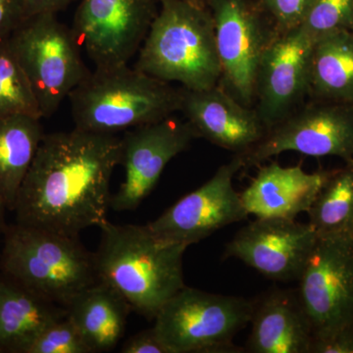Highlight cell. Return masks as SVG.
<instances>
[{"label": "cell", "instance_id": "16", "mask_svg": "<svg viewBox=\"0 0 353 353\" xmlns=\"http://www.w3.org/2000/svg\"><path fill=\"white\" fill-rule=\"evenodd\" d=\"M197 137L241 154L259 143L267 129L254 109L241 103L226 88L190 90L182 88V108Z\"/></svg>", "mask_w": 353, "mask_h": 353}, {"label": "cell", "instance_id": "19", "mask_svg": "<svg viewBox=\"0 0 353 353\" xmlns=\"http://www.w3.org/2000/svg\"><path fill=\"white\" fill-rule=\"evenodd\" d=\"M66 315L59 304L0 275V352L24 353L46 327Z\"/></svg>", "mask_w": 353, "mask_h": 353}, {"label": "cell", "instance_id": "18", "mask_svg": "<svg viewBox=\"0 0 353 353\" xmlns=\"http://www.w3.org/2000/svg\"><path fill=\"white\" fill-rule=\"evenodd\" d=\"M252 353H311L314 336L296 290H273L254 301Z\"/></svg>", "mask_w": 353, "mask_h": 353}, {"label": "cell", "instance_id": "8", "mask_svg": "<svg viewBox=\"0 0 353 353\" xmlns=\"http://www.w3.org/2000/svg\"><path fill=\"white\" fill-rule=\"evenodd\" d=\"M299 282L314 341L353 329V239L318 236Z\"/></svg>", "mask_w": 353, "mask_h": 353}, {"label": "cell", "instance_id": "34", "mask_svg": "<svg viewBox=\"0 0 353 353\" xmlns=\"http://www.w3.org/2000/svg\"><path fill=\"white\" fill-rule=\"evenodd\" d=\"M352 163H353V161H352Z\"/></svg>", "mask_w": 353, "mask_h": 353}, {"label": "cell", "instance_id": "29", "mask_svg": "<svg viewBox=\"0 0 353 353\" xmlns=\"http://www.w3.org/2000/svg\"><path fill=\"white\" fill-rule=\"evenodd\" d=\"M123 353H172L170 348L162 340L154 327L143 330L125 341Z\"/></svg>", "mask_w": 353, "mask_h": 353}, {"label": "cell", "instance_id": "11", "mask_svg": "<svg viewBox=\"0 0 353 353\" xmlns=\"http://www.w3.org/2000/svg\"><path fill=\"white\" fill-rule=\"evenodd\" d=\"M216 46L225 88L246 106L254 102L260 62L275 34L253 0H212Z\"/></svg>", "mask_w": 353, "mask_h": 353}, {"label": "cell", "instance_id": "30", "mask_svg": "<svg viewBox=\"0 0 353 353\" xmlns=\"http://www.w3.org/2000/svg\"><path fill=\"white\" fill-rule=\"evenodd\" d=\"M311 353H353V329L326 340L313 341Z\"/></svg>", "mask_w": 353, "mask_h": 353}, {"label": "cell", "instance_id": "24", "mask_svg": "<svg viewBox=\"0 0 353 353\" xmlns=\"http://www.w3.org/2000/svg\"><path fill=\"white\" fill-rule=\"evenodd\" d=\"M11 115L43 119L31 83L7 39L0 43V117Z\"/></svg>", "mask_w": 353, "mask_h": 353}, {"label": "cell", "instance_id": "5", "mask_svg": "<svg viewBox=\"0 0 353 353\" xmlns=\"http://www.w3.org/2000/svg\"><path fill=\"white\" fill-rule=\"evenodd\" d=\"M1 274L63 307L99 281L94 253L78 236L16 223L7 228Z\"/></svg>", "mask_w": 353, "mask_h": 353}, {"label": "cell", "instance_id": "32", "mask_svg": "<svg viewBox=\"0 0 353 353\" xmlns=\"http://www.w3.org/2000/svg\"><path fill=\"white\" fill-rule=\"evenodd\" d=\"M185 1L194 4V6L204 7V8H209V6H210L212 0H185Z\"/></svg>", "mask_w": 353, "mask_h": 353}, {"label": "cell", "instance_id": "27", "mask_svg": "<svg viewBox=\"0 0 353 353\" xmlns=\"http://www.w3.org/2000/svg\"><path fill=\"white\" fill-rule=\"evenodd\" d=\"M315 0H253L276 32L296 29L305 19Z\"/></svg>", "mask_w": 353, "mask_h": 353}, {"label": "cell", "instance_id": "12", "mask_svg": "<svg viewBox=\"0 0 353 353\" xmlns=\"http://www.w3.org/2000/svg\"><path fill=\"white\" fill-rule=\"evenodd\" d=\"M241 169L243 163L236 154L208 182L182 197L148 226L164 240L190 246L246 219L248 213L233 185L234 176Z\"/></svg>", "mask_w": 353, "mask_h": 353}, {"label": "cell", "instance_id": "31", "mask_svg": "<svg viewBox=\"0 0 353 353\" xmlns=\"http://www.w3.org/2000/svg\"><path fill=\"white\" fill-rule=\"evenodd\" d=\"M75 0H25L27 18L39 13H57Z\"/></svg>", "mask_w": 353, "mask_h": 353}, {"label": "cell", "instance_id": "13", "mask_svg": "<svg viewBox=\"0 0 353 353\" xmlns=\"http://www.w3.org/2000/svg\"><path fill=\"white\" fill-rule=\"evenodd\" d=\"M196 132L188 121L170 117L129 130L122 138L125 180L111 199L115 211L138 208L159 181L167 164L189 148Z\"/></svg>", "mask_w": 353, "mask_h": 353}, {"label": "cell", "instance_id": "3", "mask_svg": "<svg viewBox=\"0 0 353 353\" xmlns=\"http://www.w3.org/2000/svg\"><path fill=\"white\" fill-rule=\"evenodd\" d=\"M158 12L134 68L190 90L219 85L221 70L210 9L185 0H157Z\"/></svg>", "mask_w": 353, "mask_h": 353}, {"label": "cell", "instance_id": "1", "mask_svg": "<svg viewBox=\"0 0 353 353\" xmlns=\"http://www.w3.org/2000/svg\"><path fill=\"white\" fill-rule=\"evenodd\" d=\"M122 139L74 129L44 134L16 199L17 224L78 236L108 222Z\"/></svg>", "mask_w": 353, "mask_h": 353}, {"label": "cell", "instance_id": "7", "mask_svg": "<svg viewBox=\"0 0 353 353\" xmlns=\"http://www.w3.org/2000/svg\"><path fill=\"white\" fill-rule=\"evenodd\" d=\"M254 301L185 287L155 316L172 353H236L233 340L252 319Z\"/></svg>", "mask_w": 353, "mask_h": 353}, {"label": "cell", "instance_id": "20", "mask_svg": "<svg viewBox=\"0 0 353 353\" xmlns=\"http://www.w3.org/2000/svg\"><path fill=\"white\" fill-rule=\"evenodd\" d=\"M65 309L92 352H108L124 336L132 308L117 290L99 280L77 294Z\"/></svg>", "mask_w": 353, "mask_h": 353}, {"label": "cell", "instance_id": "4", "mask_svg": "<svg viewBox=\"0 0 353 353\" xmlns=\"http://www.w3.org/2000/svg\"><path fill=\"white\" fill-rule=\"evenodd\" d=\"M69 99L76 129L116 134L181 111L182 88L124 65L90 72Z\"/></svg>", "mask_w": 353, "mask_h": 353}, {"label": "cell", "instance_id": "26", "mask_svg": "<svg viewBox=\"0 0 353 353\" xmlns=\"http://www.w3.org/2000/svg\"><path fill=\"white\" fill-rule=\"evenodd\" d=\"M24 353H92L68 316L51 323L26 347Z\"/></svg>", "mask_w": 353, "mask_h": 353}, {"label": "cell", "instance_id": "25", "mask_svg": "<svg viewBox=\"0 0 353 353\" xmlns=\"http://www.w3.org/2000/svg\"><path fill=\"white\" fill-rule=\"evenodd\" d=\"M299 29L312 41L353 31V0H315Z\"/></svg>", "mask_w": 353, "mask_h": 353}, {"label": "cell", "instance_id": "14", "mask_svg": "<svg viewBox=\"0 0 353 353\" xmlns=\"http://www.w3.org/2000/svg\"><path fill=\"white\" fill-rule=\"evenodd\" d=\"M312 41L301 29L276 32L267 46L255 83V112L267 131L294 112L310 82Z\"/></svg>", "mask_w": 353, "mask_h": 353}, {"label": "cell", "instance_id": "2", "mask_svg": "<svg viewBox=\"0 0 353 353\" xmlns=\"http://www.w3.org/2000/svg\"><path fill=\"white\" fill-rule=\"evenodd\" d=\"M94 253L97 277L117 290L132 309L154 319L185 287L183 257L189 246L164 240L148 225H102Z\"/></svg>", "mask_w": 353, "mask_h": 353}, {"label": "cell", "instance_id": "33", "mask_svg": "<svg viewBox=\"0 0 353 353\" xmlns=\"http://www.w3.org/2000/svg\"><path fill=\"white\" fill-rule=\"evenodd\" d=\"M6 209V206L0 201V234H1L2 230H3V213Z\"/></svg>", "mask_w": 353, "mask_h": 353}, {"label": "cell", "instance_id": "15", "mask_svg": "<svg viewBox=\"0 0 353 353\" xmlns=\"http://www.w3.org/2000/svg\"><path fill=\"white\" fill-rule=\"evenodd\" d=\"M309 223L283 218H257L241 228L225 250V257L243 261L278 282L299 281L317 243Z\"/></svg>", "mask_w": 353, "mask_h": 353}, {"label": "cell", "instance_id": "22", "mask_svg": "<svg viewBox=\"0 0 353 353\" xmlns=\"http://www.w3.org/2000/svg\"><path fill=\"white\" fill-rule=\"evenodd\" d=\"M309 94L317 101L353 105V31L334 32L315 41Z\"/></svg>", "mask_w": 353, "mask_h": 353}, {"label": "cell", "instance_id": "10", "mask_svg": "<svg viewBox=\"0 0 353 353\" xmlns=\"http://www.w3.org/2000/svg\"><path fill=\"white\" fill-rule=\"evenodd\" d=\"M157 0H81L74 36L95 69L128 65L150 31Z\"/></svg>", "mask_w": 353, "mask_h": 353}, {"label": "cell", "instance_id": "6", "mask_svg": "<svg viewBox=\"0 0 353 353\" xmlns=\"http://www.w3.org/2000/svg\"><path fill=\"white\" fill-rule=\"evenodd\" d=\"M8 43L31 83L43 118L57 112L90 74L73 31L57 19V13L30 16Z\"/></svg>", "mask_w": 353, "mask_h": 353}, {"label": "cell", "instance_id": "23", "mask_svg": "<svg viewBox=\"0 0 353 353\" xmlns=\"http://www.w3.org/2000/svg\"><path fill=\"white\" fill-rule=\"evenodd\" d=\"M307 214L319 238L353 239V163L330 173Z\"/></svg>", "mask_w": 353, "mask_h": 353}, {"label": "cell", "instance_id": "17", "mask_svg": "<svg viewBox=\"0 0 353 353\" xmlns=\"http://www.w3.org/2000/svg\"><path fill=\"white\" fill-rule=\"evenodd\" d=\"M331 172L308 173L297 166L278 162L265 165L240 192L248 215L256 218L296 219L307 213Z\"/></svg>", "mask_w": 353, "mask_h": 353}, {"label": "cell", "instance_id": "9", "mask_svg": "<svg viewBox=\"0 0 353 353\" xmlns=\"http://www.w3.org/2000/svg\"><path fill=\"white\" fill-rule=\"evenodd\" d=\"M288 152L340 157L352 163L353 105L317 101L290 114L269 129L259 143L236 155L245 168Z\"/></svg>", "mask_w": 353, "mask_h": 353}, {"label": "cell", "instance_id": "21", "mask_svg": "<svg viewBox=\"0 0 353 353\" xmlns=\"http://www.w3.org/2000/svg\"><path fill=\"white\" fill-rule=\"evenodd\" d=\"M39 118L28 115L0 117V201L13 210L44 136Z\"/></svg>", "mask_w": 353, "mask_h": 353}, {"label": "cell", "instance_id": "28", "mask_svg": "<svg viewBox=\"0 0 353 353\" xmlns=\"http://www.w3.org/2000/svg\"><path fill=\"white\" fill-rule=\"evenodd\" d=\"M27 19L25 0H0V43Z\"/></svg>", "mask_w": 353, "mask_h": 353}]
</instances>
